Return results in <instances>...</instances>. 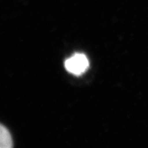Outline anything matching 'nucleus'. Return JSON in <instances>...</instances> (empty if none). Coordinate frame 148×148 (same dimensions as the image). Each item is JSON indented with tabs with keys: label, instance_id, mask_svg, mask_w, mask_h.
Returning <instances> with one entry per match:
<instances>
[{
	"label": "nucleus",
	"instance_id": "1",
	"mask_svg": "<svg viewBox=\"0 0 148 148\" xmlns=\"http://www.w3.org/2000/svg\"><path fill=\"white\" fill-rule=\"evenodd\" d=\"M89 67V61L85 54L76 53L67 59L65 62V67L70 73L75 75H80Z\"/></svg>",
	"mask_w": 148,
	"mask_h": 148
},
{
	"label": "nucleus",
	"instance_id": "2",
	"mask_svg": "<svg viewBox=\"0 0 148 148\" xmlns=\"http://www.w3.org/2000/svg\"><path fill=\"white\" fill-rule=\"evenodd\" d=\"M0 146L1 148L12 147V140L10 133L8 129L2 125L0 128Z\"/></svg>",
	"mask_w": 148,
	"mask_h": 148
}]
</instances>
